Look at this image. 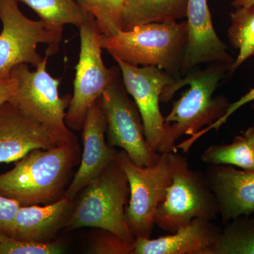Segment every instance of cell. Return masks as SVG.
<instances>
[{
	"label": "cell",
	"mask_w": 254,
	"mask_h": 254,
	"mask_svg": "<svg viewBox=\"0 0 254 254\" xmlns=\"http://www.w3.org/2000/svg\"><path fill=\"white\" fill-rule=\"evenodd\" d=\"M229 64L210 63L204 69L191 70L164 88L160 101L171 100L178 90L189 85L181 98L174 102L171 112L164 118L163 140L159 153L174 151L184 135L192 136L221 118L230 106L224 96H213L219 83L230 71Z\"/></svg>",
	"instance_id": "1"
},
{
	"label": "cell",
	"mask_w": 254,
	"mask_h": 254,
	"mask_svg": "<svg viewBox=\"0 0 254 254\" xmlns=\"http://www.w3.org/2000/svg\"><path fill=\"white\" fill-rule=\"evenodd\" d=\"M80 155L78 142L31 150L12 170L0 175V195L21 206L53 203L64 195Z\"/></svg>",
	"instance_id": "2"
},
{
	"label": "cell",
	"mask_w": 254,
	"mask_h": 254,
	"mask_svg": "<svg viewBox=\"0 0 254 254\" xmlns=\"http://www.w3.org/2000/svg\"><path fill=\"white\" fill-rule=\"evenodd\" d=\"M188 42L187 21L150 23L111 36L100 35V46L114 59L134 66H155L175 79L182 67Z\"/></svg>",
	"instance_id": "3"
},
{
	"label": "cell",
	"mask_w": 254,
	"mask_h": 254,
	"mask_svg": "<svg viewBox=\"0 0 254 254\" xmlns=\"http://www.w3.org/2000/svg\"><path fill=\"white\" fill-rule=\"evenodd\" d=\"M130 190L126 174L116 160L76 197L65 230L93 227L108 230L127 242L135 237L127 225L125 208Z\"/></svg>",
	"instance_id": "4"
},
{
	"label": "cell",
	"mask_w": 254,
	"mask_h": 254,
	"mask_svg": "<svg viewBox=\"0 0 254 254\" xmlns=\"http://www.w3.org/2000/svg\"><path fill=\"white\" fill-rule=\"evenodd\" d=\"M50 56L46 53L35 71H31L27 64H20L11 68L10 73L16 80L17 88L9 102L26 118L50 130L63 143L78 142L65 123L66 110L72 95L60 96V80L47 71Z\"/></svg>",
	"instance_id": "5"
},
{
	"label": "cell",
	"mask_w": 254,
	"mask_h": 254,
	"mask_svg": "<svg viewBox=\"0 0 254 254\" xmlns=\"http://www.w3.org/2000/svg\"><path fill=\"white\" fill-rule=\"evenodd\" d=\"M169 154L173 182L157 209L155 225L174 233L193 219L216 218L220 208L205 174L190 169L186 157L176 151Z\"/></svg>",
	"instance_id": "6"
},
{
	"label": "cell",
	"mask_w": 254,
	"mask_h": 254,
	"mask_svg": "<svg viewBox=\"0 0 254 254\" xmlns=\"http://www.w3.org/2000/svg\"><path fill=\"white\" fill-rule=\"evenodd\" d=\"M116 161L129 185V200L125 208L128 228L135 239L150 238L157 209L173 182L169 152L160 153L158 163L150 167L138 166L123 150L118 151Z\"/></svg>",
	"instance_id": "7"
},
{
	"label": "cell",
	"mask_w": 254,
	"mask_h": 254,
	"mask_svg": "<svg viewBox=\"0 0 254 254\" xmlns=\"http://www.w3.org/2000/svg\"><path fill=\"white\" fill-rule=\"evenodd\" d=\"M0 72L10 71L20 64L38 67L44 60L37 50L39 44L49 45L46 53L50 56L59 49L63 30L26 17L17 0H0Z\"/></svg>",
	"instance_id": "8"
},
{
	"label": "cell",
	"mask_w": 254,
	"mask_h": 254,
	"mask_svg": "<svg viewBox=\"0 0 254 254\" xmlns=\"http://www.w3.org/2000/svg\"><path fill=\"white\" fill-rule=\"evenodd\" d=\"M79 30L80 53L73 81V93L65 123L69 129L81 131L87 113L120 73L108 68L102 58L100 33L93 16Z\"/></svg>",
	"instance_id": "9"
},
{
	"label": "cell",
	"mask_w": 254,
	"mask_h": 254,
	"mask_svg": "<svg viewBox=\"0 0 254 254\" xmlns=\"http://www.w3.org/2000/svg\"><path fill=\"white\" fill-rule=\"evenodd\" d=\"M120 74L121 71L98 99L107 120V142L113 148L125 150L138 166H153L158 163L160 153L148 145L141 114Z\"/></svg>",
	"instance_id": "10"
},
{
	"label": "cell",
	"mask_w": 254,
	"mask_h": 254,
	"mask_svg": "<svg viewBox=\"0 0 254 254\" xmlns=\"http://www.w3.org/2000/svg\"><path fill=\"white\" fill-rule=\"evenodd\" d=\"M115 60L121 71L124 85L141 114L146 141L152 150L159 153L164 132L160 95L175 78L155 66L139 67L119 59Z\"/></svg>",
	"instance_id": "11"
},
{
	"label": "cell",
	"mask_w": 254,
	"mask_h": 254,
	"mask_svg": "<svg viewBox=\"0 0 254 254\" xmlns=\"http://www.w3.org/2000/svg\"><path fill=\"white\" fill-rule=\"evenodd\" d=\"M106 128V118L98 100L88 110L82 128L83 150L79 167L64 195L70 199H76L85 187L116 160L118 151L108 145Z\"/></svg>",
	"instance_id": "12"
},
{
	"label": "cell",
	"mask_w": 254,
	"mask_h": 254,
	"mask_svg": "<svg viewBox=\"0 0 254 254\" xmlns=\"http://www.w3.org/2000/svg\"><path fill=\"white\" fill-rule=\"evenodd\" d=\"M61 143L54 133L26 118L10 102L0 105V163L16 162L31 150Z\"/></svg>",
	"instance_id": "13"
},
{
	"label": "cell",
	"mask_w": 254,
	"mask_h": 254,
	"mask_svg": "<svg viewBox=\"0 0 254 254\" xmlns=\"http://www.w3.org/2000/svg\"><path fill=\"white\" fill-rule=\"evenodd\" d=\"M186 18L188 42L182 73H187L201 64H232L233 58L215 32L207 0H188Z\"/></svg>",
	"instance_id": "14"
},
{
	"label": "cell",
	"mask_w": 254,
	"mask_h": 254,
	"mask_svg": "<svg viewBox=\"0 0 254 254\" xmlns=\"http://www.w3.org/2000/svg\"><path fill=\"white\" fill-rule=\"evenodd\" d=\"M205 175L216 197L223 224L254 213V171L211 165Z\"/></svg>",
	"instance_id": "15"
},
{
	"label": "cell",
	"mask_w": 254,
	"mask_h": 254,
	"mask_svg": "<svg viewBox=\"0 0 254 254\" xmlns=\"http://www.w3.org/2000/svg\"><path fill=\"white\" fill-rule=\"evenodd\" d=\"M221 229L208 219H193L170 235L135 239L133 254H209Z\"/></svg>",
	"instance_id": "16"
},
{
	"label": "cell",
	"mask_w": 254,
	"mask_h": 254,
	"mask_svg": "<svg viewBox=\"0 0 254 254\" xmlns=\"http://www.w3.org/2000/svg\"><path fill=\"white\" fill-rule=\"evenodd\" d=\"M74 200L64 195L60 199L41 205L20 207L15 218L11 238L26 242H48L64 229Z\"/></svg>",
	"instance_id": "17"
},
{
	"label": "cell",
	"mask_w": 254,
	"mask_h": 254,
	"mask_svg": "<svg viewBox=\"0 0 254 254\" xmlns=\"http://www.w3.org/2000/svg\"><path fill=\"white\" fill-rule=\"evenodd\" d=\"M188 0H124L123 31L150 23H173L187 17Z\"/></svg>",
	"instance_id": "18"
},
{
	"label": "cell",
	"mask_w": 254,
	"mask_h": 254,
	"mask_svg": "<svg viewBox=\"0 0 254 254\" xmlns=\"http://www.w3.org/2000/svg\"><path fill=\"white\" fill-rule=\"evenodd\" d=\"M38 14L41 21L63 30L66 24L80 28L92 15L86 12L76 0H17Z\"/></svg>",
	"instance_id": "19"
},
{
	"label": "cell",
	"mask_w": 254,
	"mask_h": 254,
	"mask_svg": "<svg viewBox=\"0 0 254 254\" xmlns=\"http://www.w3.org/2000/svg\"><path fill=\"white\" fill-rule=\"evenodd\" d=\"M225 225L209 254H254V215L237 217Z\"/></svg>",
	"instance_id": "20"
},
{
	"label": "cell",
	"mask_w": 254,
	"mask_h": 254,
	"mask_svg": "<svg viewBox=\"0 0 254 254\" xmlns=\"http://www.w3.org/2000/svg\"><path fill=\"white\" fill-rule=\"evenodd\" d=\"M231 24L227 35L230 44L239 50L237 59L230 65L234 72L246 60L254 56V4L247 7L237 8L230 14Z\"/></svg>",
	"instance_id": "21"
},
{
	"label": "cell",
	"mask_w": 254,
	"mask_h": 254,
	"mask_svg": "<svg viewBox=\"0 0 254 254\" xmlns=\"http://www.w3.org/2000/svg\"><path fill=\"white\" fill-rule=\"evenodd\" d=\"M201 160L208 165H230L254 171V153L245 137H235L231 143L213 145L201 155Z\"/></svg>",
	"instance_id": "22"
},
{
	"label": "cell",
	"mask_w": 254,
	"mask_h": 254,
	"mask_svg": "<svg viewBox=\"0 0 254 254\" xmlns=\"http://www.w3.org/2000/svg\"><path fill=\"white\" fill-rule=\"evenodd\" d=\"M96 21L101 34L111 36L123 30L124 0H76Z\"/></svg>",
	"instance_id": "23"
},
{
	"label": "cell",
	"mask_w": 254,
	"mask_h": 254,
	"mask_svg": "<svg viewBox=\"0 0 254 254\" xmlns=\"http://www.w3.org/2000/svg\"><path fill=\"white\" fill-rule=\"evenodd\" d=\"M65 250L60 241L36 242L8 238L0 242V254H60Z\"/></svg>",
	"instance_id": "24"
},
{
	"label": "cell",
	"mask_w": 254,
	"mask_h": 254,
	"mask_svg": "<svg viewBox=\"0 0 254 254\" xmlns=\"http://www.w3.org/2000/svg\"><path fill=\"white\" fill-rule=\"evenodd\" d=\"M108 230H100L92 237L87 253L90 254H133L134 245Z\"/></svg>",
	"instance_id": "25"
},
{
	"label": "cell",
	"mask_w": 254,
	"mask_h": 254,
	"mask_svg": "<svg viewBox=\"0 0 254 254\" xmlns=\"http://www.w3.org/2000/svg\"><path fill=\"white\" fill-rule=\"evenodd\" d=\"M20 207L21 205L16 200L0 195V242L11 238L13 225Z\"/></svg>",
	"instance_id": "26"
},
{
	"label": "cell",
	"mask_w": 254,
	"mask_h": 254,
	"mask_svg": "<svg viewBox=\"0 0 254 254\" xmlns=\"http://www.w3.org/2000/svg\"><path fill=\"white\" fill-rule=\"evenodd\" d=\"M253 100H254V88L251 90L247 94L242 96L240 100H237V101L235 102V103H230V106L227 108L225 115H224L221 118L217 120L216 122L212 124V125H209V126L205 127L203 129L200 130L198 133V136H202L203 134H205V133H207V132L212 129H215L218 131L219 128H220V127H221L223 124L226 123L227 120L231 116L232 114L236 112L237 110L240 109L241 107L244 106V105L250 103V102L253 101Z\"/></svg>",
	"instance_id": "27"
},
{
	"label": "cell",
	"mask_w": 254,
	"mask_h": 254,
	"mask_svg": "<svg viewBox=\"0 0 254 254\" xmlns=\"http://www.w3.org/2000/svg\"><path fill=\"white\" fill-rule=\"evenodd\" d=\"M17 88V82L10 71L0 72V105L9 101Z\"/></svg>",
	"instance_id": "28"
},
{
	"label": "cell",
	"mask_w": 254,
	"mask_h": 254,
	"mask_svg": "<svg viewBox=\"0 0 254 254\" xmlns=\"http://www.w3.org/2000/svg\"><path fill=\"white\" fill-rule=\"evenodd\" d=\"M242 135L250 143L254 153V124L246 131L242 132Z\"/></svg>",
	"instance_id": "29"
},
{
	"label": "cell",
	"mask_w": 254,
	"mask_h": 254,
	"mask_svg": "<svg viewBox=\"0 0 254 254\" xmlns=\"http://www.w3.org/2000/svg\"><path fill=\"white\" fill-rule=\"evenodd\" d=\"M232 4L236 9L240 7H247L254 4V0H234Z\"/></svg>",
	"instance_id": "30"
},
{
	"label": "cell",
	"mask_w": 254,
	"mask_h": 254,
	"mask_svg": "<svg viewBox=\"0 0 254 254\" xmlns=\"http://www.w3.org/2000/svg\"><path fill=\"white\" fill-rule=\"evenodd\" d=\"M253 107H254V106H253Z\"/></svg>",
	"instance_id": "31"
}]
</instances>
